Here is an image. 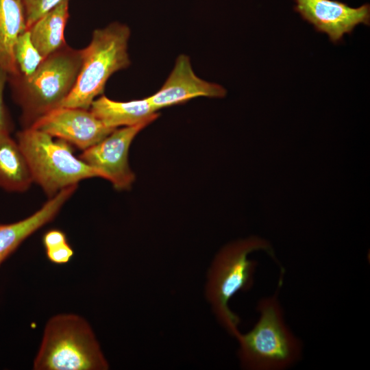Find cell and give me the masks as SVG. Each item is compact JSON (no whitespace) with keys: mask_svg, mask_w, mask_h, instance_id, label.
I'll return each mask as SVG.
<instances>
[{"mask_svg":"<svg viewBox=\"0 0 370 370\" xmlns=\"http://www.w3.org/2000/svg\"><path fill=\"white\" fill-rule=\"evenodd\" d=\"M82 63V50L66 45L46 57L31 75H8L24 128L60 107L75 84Z\"/></svg>","mask_w":370,"mask_h":370,"instance_id":"1","label":"cell"},{"mask_svg":"<svg viewBox=\"0 0 370 370\" xmlns=\"http://www.w3.org/2000/svg\"><path fill=\"white\" fill-rule=\"evenodd\" d=\"M282 268L278 288L271 297L258 301L260 318L245 334L238 332L241 367L248 370H282L300 360L302 344L285 323L278 293L283 284Z\"/></svg>","mask_w":370,"mask_h":370,"instance_id":"2","label":"cell"},{"mask_svg":"<svg viewBox=\"0 0 370 370\" xmlns=\"http://www.w3.org/2000/svg\"><path fill=\"white\" fill-rule=\"evenodd\" d=\"M263 250L275 257L269 243L257 236L237 241L223 247L214 257L208 272L206 297L220 324L234 336L239 332L240 318L230 310L229 301L238 291L254 284L257 262L249 259L255 251Z\"/></svg>","mask_w":370,"mask_h":370,"instance_id":"3","label":"cell"},{"mask_svg":"<svg viewBox=\"0 0 370 370\" xmlns=\"http://www.w3.org/2000/svg\"><path fill=\"white\" fill-rule=\"evenodd\" d=\"M36 370H106L109 365L92 328L75 314L47 321L34 360Z\"/></svg>","mask_w":370,"mask_h":370,"instance_id":"4","label":"cell"},{"mask_svg":"<svg viewBox=\"0 0 370 370\" xmlns=\"http://www.w3.org/2000/svg\"><path fill=\"white\" fill-rule=\"evenodd\" d=\"M130 36L129 27L118 22L93 32L89 45L82 49V63L75 84L60 107L90 109L109 77L130 65Z\"/></svg>","mask_w":370,"mask_h":370,"instance_id":"5","label":"cell"},{"mask_svg":"<svg viewBox=\"0 0 370 370\" xmlns=\"http://www.w3.org/2000/svg\"><path fill=\"white\" fill-rule=\"evenodd\" d=\"M16 141L29 164L33 182L51 198L59 191L101 174L73 154L72 145L47 133L25 127Z\"/></svg>","mask_w":370,"mask_h":370,"instance_id":"6","label":"cell"},{"mask_svg":"<svg viewBox=\"0 0 370 370\" xmlns=\"http://www.w3.org/2000/svg\"><path fill=\"white\" fill-rule=\"evenodd\" d=\"M149 123L115 129L104 139L84 150L79 158L110 181L117 190H129L135 175L128 162L130 146L135 136Z\"/></svg>","mask_w":370,"mask_h":370,"instance_id":"7","label":"cell"},{"mask_svg":"<svg viewBox=\"0 0 370 370\" xmlns=\"http://www.w3.org/2000/svg\"><path fill=\"white\" fill-rule=\"evenodd\" d=\"M30 127L82 150L99 143L115 130L106 125L90 110L68 107L51 110Z\"/></svg>","mask_w":370,"mask_h":370,"instance_id":"8","label":"cell"},{"mask_svg":"<svg viewBox=\"0 0 370 370\" xmlns=\"http://www.w3.org/2000/svg\"><path fill=\"white\" fill-rule=\"evenodd\" d=\"M294 10L312 25L317 32L325 33L333 43L352 33L360 24L369 25L370 6L365 3L352 8L336 0H294Z\"/></svg>","mask_w":370,"mask_h":370,"instance_id":"9","label":"cell"},{"mask_svg":"<svg viewBox=\"0 0 370 370\" xmlns=\"http://www.w3.org/2000/svg\"><path fill=\"white\" fill-rule=\"evenodd\" d=\"M226 92L222 86L197 77L189 58L182 54L177 58L173 71L161 88L147 99L153 108L158 111L197 97L222 98Z\"/></svg>","mask_w":370,"mask_h":370,"instance_id":"10","label":"cell"},{"mask_svg":"<svg viewBox=\"0 0 370 370\" xmlns=\"http://www.w3.org/2000/svg\"><path fill=\"white\" fill-rule=\"evenodd\" d=\"M77 185L63 188L31 216L15 223H0V265L29 236L52 221Z\"/></svg>","mask_w":370,"mask_h":370,"instance_id":"11","label":"cell"},{"mask_svg":"<svg viewBox=\"0 0 370 370\" xmlns=\"http://www.w3.org/2000/svg\"><path fill=\"white\" fill-rule=\"evenodd\" d=\"M89 110L106 125L114 129L143 123L150 124L159 116L147 97L117 101L102 95L92 101Z\"/></svg>","mask_w":370,"mask_h":370,"instance_id":"12","label":"cell"},{"mask_svg":"<svg viewBox=\"0 0 370 370\" xmlns=\"http://www.w3.org/2000/svg\"><path fill=\"white\" fill-rule=\"evenodd\" d=\"M26 31L21 0H0V69L8 75L20 73L15 56L18 36Z\"/></svg>","mask_w":370,"mask_h":370,"instance_id":"13","label":"cell"},{"mask_svg":"<svg viewBox=\"0 0 370 370\" xmlns=\"http://www.w3.org/2000/svg\"><path fill=\"white\" fill-rule=\"evenodd\" d=\"M32 182L29 164L17 141L10 132H1L0 188L9 192H25Z\"/></svg>","mask_w":370,"mask_h":370,"instance_id":"14","label":"cell"},{"mask_svg":"<svg viewBox=\"0 0 370 370\" xmlns=\"http://www.w3.org/2000/svg\"><path fill=\"white\" fill-rule=\"evenodd\" d=\"M69 1L60 3L27 29L32 43L44 58L67 45L64 29L69 18Z\"/></svg>","mask_w":370,"mask_h":370,"instance_id":"15","label":"cell"},{"mask_svg":"<svg viewBox=\"0 0 370 370\" xmlns=\"http://www.w3.org/2000/svg\"><path fill=\"white\" fill-rule=\"evenodd\" d=\"M14 56L18 70L25 76L33 73L45 59L32 43L27 30L18 36Z\"/></svg>","mask_w":370,"mask_h":370,"instance_id":"16","label":"cell"},{"mask_svg":"<svg viewBox=\"0 0 370 370\" xmlns=\"http://www.w3.org/2000/svg\"><path fill=\"white\" fill-rule=\"evenodd\" d=\"M69 0H21L27 30L37 20L60 3Z\"/></svg>","mask_w":370,"mask_h":370,"instance_id":"17","label":"cell"},{"mask_svg":"<svg viewBox=\"0 0 370 370\" xmlns=\"http://www.w3.org/2000/svg\"><path fill=\"white\" fill-rule=\"evenodd\" d=\"M8 74L0 69V133L11 132L14 125L8 110L5 104L3 93L7 83Z\"/></svg>","mask_w":370,"mask_h":370,"instance_id":"18","label":"cell"},{"mask_svg":"<svg viewBox=\"0 0 370 370\" xmlns=\"http://www.w3.org/2000/svg\"><path fill=\"white\" fill-rule=\"evenodd\" d=\"M48 260L56 264L69 263L74 255V251L68 242L58 246L45 249Z\"/></svg>","mask_w":370,"mask_h":370,"instance_id":"19","label":"cell"},{"mask_svg":"<svg viewBox=\"0 0 370 370\" xmlns=\"http://www.w3.org/2000/svg\"><path fill=\"white\" fill-rule=\"evenodd\" d=\"M68 242L66 234L59 229L47 231L42 236L45 249H50Z\"/></svg>","mask_w":370,"mask_h":370,"instance_id":"20","label":"cell"}]
</instances>
